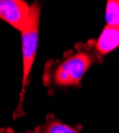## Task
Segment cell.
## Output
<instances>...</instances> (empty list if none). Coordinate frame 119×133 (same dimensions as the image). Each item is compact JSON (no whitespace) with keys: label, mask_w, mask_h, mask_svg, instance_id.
Segmentation results:
<instances>
[{"label":"cell","mask_w":119,"mask_h":133,"mask_svg":"<svg viewBox=\"0 0 119 133\" xmlns=\"http://www.w3.org/2000/svg\"><path fill=\"white\" fill-rule=\"evenodd\" d=\"M106 26L119 27V0H110L105 6Z\"/></svg>","instance_id":"cell-6"},{"label":"cell","mask_w":119,"mask_h":133,"mask_svg":"<svg viewBox=\"0 0 119 133\" xmlns=\"http://www.w3.org/2000/svg\"><path fill=\"white\" fill-rule=\"evenodd\" d=\"M31 18V5L23 0H0V19L23 32Z\"/></svg>","instance_id":"cell-3"},{"label":"cell","mask_w":119,"mask_h":133,"mask_svg":"<svg viewBox=\"0 0 119 133\" xmlns=\"http://www.w3.org/2000/svg\"><path fill=\"white\" fill-rule=\"evenodd\" d=\"M26 133H34V130H30V131H27Z\"/></svg>","instance_id":"cell-8"},{"label":"cell","mask_w":119,"mask_h":133,"mask_svg":"<svg viewBox=\"0 0 119 133\" xmlns=\"http://www.w3.org/2000/svg\"><path fill=\"white\" fill-rule=\"evenodd\" d=\"M102 61L94 48V41L80 43L65 52L60 59L50 60L45 66L43 82L49 90L55 87H79L85 74L96 63Z\"/></svg>","instance_id":"cell-1"},{"label":"cell","mask_w":119,"mask_h":133,"mask_svg":"<svg viewBox=\"0 0 119 133\" xmlns=\"http://www.w3.org/2000/svg\"><path fill=\"white\" fill-rule=\"evenodd\" d=\"M119 47V27L105 26L99 37L94 41L95 51L99 57H104Z\"/></svg>","instance_id":"cell-4"},{"label":"cell","mask_w":119,"mask_h":133,"mask_svg":"<svg viewBox=\"0 0 119 133\" xmlns=\"http://www.w3.org/2000/svg\"><path fill=\"white\" fill-rule=\"evenodd\" d=\"M39 18H40V4L34 2L31 4V18L27 28L21 32V50H23V85H21L20 98L17 105V110L14 113V118L23 115L24 96L26 93V87L29 82V76L31 68L33 66L37 45H38V28H39Z\"/></svg>","instance_id":"cell-2"},{"label":"cell","mask_w":119,"mask_h":133,"mask_svg":"<svg viewBox=\"0 0 119 133\" xmlns=\"http://www.w3.org/2000/svg\"><path fill=\"white\" fill-rule=\"evenodd\" d=\"M0 133H15V131L11 127H5V128L0 129Z\"/></svg>","instance_id":"cell-7"},{"label":"cell","mask_w":119,"mask_h":133,"mask_svg":"<svg viewBox=\"0 0 119 133\" xmlns=\"http://www.w3.org/2000/svg\"><path fill=\"white\" fill-rule=\"evenodd\" d=\"M34 133H81L77 127L62 123L52 114H48L44 124L37 126Z\"/></svg>","instance_id":"cell-5"}]
</instances>
